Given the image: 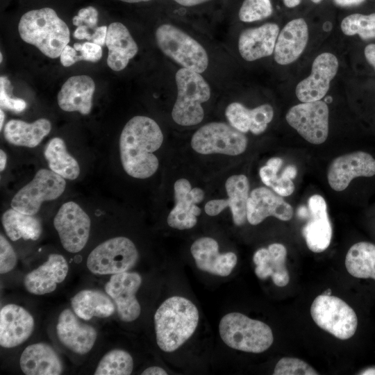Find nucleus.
Here are the masks:
<instances>
[{
    "instance_id": "9b49d317",
    "label": "nucleus",
    "mask_w": 375,
    "mask_h": 375,
    "mask_svg": "<svg viewBox=\"0 0 375 375\" xmlns=\"http://www.w3.org/2000/svg\"><path fill=\"white\" fill-rule=\"evenodd\" d=\"M286 121L307 142L324 143L328 135V108L323 101L295 105L288 111Z\"/></svg>"
},
{
    "instance_id": "c03bdc74",
    "label": "nucleus",
    "mask_w": 375,
    "mask_h": 375,
    "mask_svg": "<svg viewBox=\"0 0 375 375\" xmlns=\"http://www.w3.org/2000/svg\"><path fill=\"white\" fill-rule=\"evenodd\" d=\"M283 165V160L274 157L268 160L266 165L260 169L259 174L263 183L270 187L278 176V172Z\"/></svg>"
},
{
    "instance_id": "2eb2a0df",
    "label": "nucleus",
    "mask_w": 375,
    "mask_h": 375,
    "mask_svg": "<svg viewBox=\"0 0 375 375\" xmlns=\"http://www.w3.org/2000/svg\"><path fill=\"white\" fill-rule=\"evenodd\" d=\"M338 66V58L334 54L325 52L318 55L312 62L310 76L296 87L297 99L303 103L321 100L328 91Z\"/></svg>"
},
{
    "instance_id": "2f4dec72",
    "label": "nucleus",
    "mask_w": 375,
    "mask_h": 375,
    "mask_svg": "<svg viewBox=\"0 0 375 375\" xmlns=\"http://www.w3.org/2000/svg\"><path fill=\"white\" fill-rule=\"evenodd\" d=\"M112 299L97 290H83L71 299L74 312L82 319L88 321L92 317L105 318L111 316L115 310Z\"/></svg>"
},
{
    "instance_id": "b1692460",
    "label": "nucleus",
    "mask_w": 375,
    "mask_h": 375,
    "mask_svg": "<svg viewBox=\"0 0 375 375\" xmlns=\"http://www.w3.org/2000/svg\"><path fill=\"white\" fill-rule=\"evenodd\" d=\"M279 34V27L275 23H266L259 27L243 31L238 40V50L247 61H254L274 53Z\"/></svg>"
},
{
    "instance_id": "de8ad7c7",
    "label": "nucleus",
    "mask_w": 375,
    "mask_h": 375,
    "mask_svg": "<svg viewBox=\"0 0 375 375\" xmlns=\"http://www.w3.org/2000/svg\"><path fill=\"white\" fill-rule=\"evenodd\" d=\"M89 29L90 28L85 25L77 26L73 33L74 38L78 40L86 39L88 41H91L93 33H90Z\"/></svg>"
},
{
    "instance_id": "c85d7f7f",
    "label": "nucleus",
    "mask_w": 375,
    "mask_h": 375,
    "mask_svg": "<svg viewBox=\"0 0 375 375\" xmlns=\"http://www.w3.org/2000/svg\"><path fill=\"white\" fill-rule=\"evenodd\" d=\"M225 115L230 124L242 133L251 131L254 135L263 133L274 117V110L268 103L249 109L238 102L230 103Z\"/></svg>"
},
{
    "instance_id": "4d7b16f0",
    "label": "nucleus",
    "mask_w": 375,
    "mask_h": 375,
    "mask_svg": "<svg viewBox=\"0 0 375 375\" xmlns=\"http://www.w3.org/2000/svg\"><path fill=\"white\" fill-rule=\"evenodd\" d=\"M361 374H375V368H369L361 373Z\"/></svg>"
},
{
    "instance_id": "f3484780",
    "label": "nucleus",
    "mask_w": 375,
    "mask_h": 375,
    "mask_svg": "<svg viewBox=\"0 0 375 375\" xmlns=\"http://www.w3.org/2000/svg\"><path fill=\"white\" fill-rule=\"evenodd\" d=\"M56 333L60 342L68 349L79 355L90 352L97 338L96 329L80 320L69 308L64 309L58 317Z\"/></svg>"
},
{
    "instance_id": "4c0bfd02",
    "label": "nucleus",
    "mask_w": 375,
    "mask_h": 375,
    "mask_svg": "<svg viewBox=\"0 0 375 375\" xmlns=\"http://www.w3.org/2000/svg\"><path fill=\"white\" fill-rule=\"evenodd\" d=\"M341 30L347 35L357 34L365 40L375 38V13L349 15L342 19Z\"/></svg>"
},
{
    "instance_id": "7c9ffc66",
    "label": "nucleus",
    "mask_w": 375,
    "mask_h": 375,
    "mask_svg": "<svg viewBox=\"0 0 375 375\" xmlns=\"http://www.w3.org/2000/svg\"><path fill=\"white\" fill-rule=\"evenodd\" d=\"M51 129V122L45 118L38 119L33 123L10 119L3 128V135L11 144L33 148L40 144Z\"/></svg>"
},
{
    "instance_id": "6e6552de",
    "label": "nucleus",
    "mask_w": 375,
    "mask_h": 375,
    "mask_svg": "<svg viewBox=\"0 0 375 375\" xmlns=\"http://www.w3.org/2000/svg\"><path fill=\"white\" fill-rule=\"evenodd\" d=\"M138 256V249L129 238L115 237L97 246L88 256L86 265L94 274H115L132 268Z\"/></svg>"
},
{
    "instance_id": "3c124183",
    "label": "nucleus",
    "mask_w": 375,
    "mask_h": 375,
    "mask_svg": "<svg viewBox=\"0 0 375 375\" xmlns=\"http://www.w3.org/2000/svg\"><path fill=\"white\" fill-rule=\"evenodd\" d=\"M142 375H166L167 373L160 367H149L142 372Z\"/></svg>"
},
{
    "instance_id": "13d9d810",
    "label": "nucleus",
    "mask_w": 375,
    "mask_h": 375,
    "mask_svg": "<svg viewBox=\"0 0 375 375\" xmlns=\"http://www.w3.org/2000/svg\"><path fill=\"white\" fill-rule=\"evenodd\" d=\"M126 3H139V2H147L151 0H120Z\"/></svg>"
},
{
    "instance_id": "20e7f679",
    "label": "nucleus",
    "mask_w": 375,
    "mask_h": 375,
    "mask_svg": "<svg viewBox=\"0 0 375 375\" xmlns=\"http://www.w3.org/2000/svg\"><path fill=\"white\" fill-rule=\"evenodd\" d=\"M177 97L172 117L178 125L189 126L199 124L203 119L201 106L210 97V88L203 77L195 71L181 68L175 75Z\"/></svg>"
},
{
    "instance_id": "f8f14e48",
    "label": "nucleus",
    "mask_w": 375,
    "mask_h": 375,
    "mask_svg": "<svg viewBox=\"0 0 375 375\" xmlns=\"http://www.w3.org/2000/svg\"><path fill=\"white\" fill-rule=\"evenodd\" d=\"M62 247L68 252L81 251L86 245L90 232L89 215L76 202L63 203L53 219Z\"/></svg>"
},
{
    "instance_id": "423d86ee",
    "label": "nucleus",
    "mask_w": 375,
    "mask_h": 375,
    "mask_svg": "<svg viewBox=\"0 0 375 375\" xmlns=\"http://www.w3.org/2000/svg\"><path fill=\"white\" fill-rule=\"evenodd\" d=\"M157 44L162 52L182 67L203 73L208 66L203 47L190 35L170 24L160 25L156 31Z\"/></svg>"
},
{
    "instance_id": "680f3d73",
    "label": "nucleus",
    "mask_w": 375,
    "mask_h": 375,
    "mask_svg": "<svg viewBox=\"0 0 375 375\" xmlns=\"http://www.w3.org/2000/svg\"><path fill=\"white\" fill-rule=\"evenodd\" d=\"M0 56H1V57H0V58H0V61H1V62H2V58H3V57H2V53H0Z\"/></svg>"
},
{
    "instance_id": "c756f323",
    "label": "nucleus",
    "mask_w": 375,
    "mask_h": 375,
    "mask_svg": "<svg viewBox=\"0 0 375 375\" xmlns=\"http://www.w3.org/2000/svg\"><path fill=\"white\" fill-rule=\"evenodd\" d=\"M107 64L116 72L124 69L138 51V45L128 28L120 22L111 23L107 30Z\"/></svg>"
},
{
    "instance_id": "4be33fe9",
    "label": "nucleus",
    "mask_w": 375,
    "mask_h": 375,
    "mask_svg": "<svg viewBox=\"0 0 375 375\" xmlns=\"http://www.w3.org/2000/svg\"><path fill=\"white\" fill-rule=\"evenodd\" d=\"M292 215V207L281 196L276 194L269 189L260 187L249 194L247 219L251 225H257L270 216L282 221H288Z\"/></svg>"
},
{
    "instance_id": "e433bc0d",
    "label": "nucleus",
    "mask_w": 375,
    "mask_h": 375,
    "mask_svg": "<svg viewBox=\"0 0 375 375\" xmlns=\"http://www.w3.org/2000/svg\"><path fill=\"white\" fill-rule=\"evenodd\" d=\"M102 56L101 47L92 42L67 45L62 50L60 60L64 67H69L79 60L97 62Z\"/></svg>"
},
{
    "instance_id": "a19ab883",
    "label": "nucleus",
    "mask_w": 375,
    "mask_h": 375,
    "mask_svg": "<svg viewBox=\"0 0 375 375\" xmlns=\"http://www.w3.org/2000/svg\"><path fill=\"white\" fill-rule=\"evenodd\" d=\"M12 86L10 81L5 76L0 78V105L1 108L21 112L26 108V102L20 98L12 97Z\"/></svg>"
},
{
    "instance_id": "bb28decb",
    "label": "nucleus",
    "mask_w": 375,
    "mask_h": 375,
    "mask_svg": "<svg viewBox=\"0 0 375 375\" xmlns=\"http://www.w3.org/2000/svg\"><path fill=\"white\" fill-rule=\"evenodd\" d=\"M286 256L287 249L280 243H273L267 248L258 249L253 257L256 276L260 279L271 277L278 287L287 285L290 276L285 266Z\"/></svg>"
},
{
    "instance_id": "6e6d98bb",
    "label": "nucleus",
    "mask_w": 375,
    "mask_h": 375,
    "mask_svg": "<svg viewBox=\"0 0 375 375\" xmlns=\"http://www.w3.org/2000/svg\"><path fill=\"white\" fill-rule=\"evenodd\" d=\"M0 117H1V119H0V129L2 130L3 124V122H4V118H5V114H4L2 108H1V110H0Z\"/></svg>"
},
{
    "instance_id": "4468645a",
    "label": "nucleus",
    "mask_w": 375,
    "mask_h": 375,
    "mask_svg": "<svg viewBox=\"0 0 375 375\" xmlns=\"http://www.w3.org/2000/svg\"><path fill=\"white\" fill-rule=\"evenodd\" d=\"M375 175V159L368 153L354 151L335 158L327 173L330 187L337 192L345 190L357 177Z\"/></svg>"
},
{
    "instance_id": "bf43d9fd",
    "label": "nucleus",
    "mask_w": 375,
    "mask_h": 375,
    "mask_svg": "<svg viewBox=\"0 0 375 375\" xmlns=\"http://www.w3.org/2000/svg\"><path fill=\"white\" fill-rule=\"evenodd\" d=\"M322 294L331 295V290L330 288L327 289Z\"/></svg>"
},
{
    "instance_id": "f03ea898",
    "label": "nucleus",
    "mask_w": 375,
    "mask_h": 375,
    "mask_svg": "<svg viewBox=\"0 0 375 375\" xmlns=\"http://www.w3.org/2000/svg\"><path fill=\"white\" fill-rule=\"evenodd\" d=\"M199 318L197 308L189 299L178 296L167 299L154 315L158 346L165 352L178 349L193 335Z\"/></svg>"
},
{
    "instance_id": "9d476101",
    "label": "nucleus",
    "mask_w": 375,
    "mask_h": 375,
    "mask_svg": "<svg viewBox=\"0 0 375 375\" xmlns=\"http://www.w3.org/2000/svg\"><path fill=\"white\" fill-rule=\"evenodd\" d=\"M247 138L231 124L210 122L199 128L192 135L191 147L201 154L221 153L238 156L244 152Z\"/></svg>"
},
{
    "instance_id": "864d4df0",
    "label": "nucleus",
    "mask_w": 375,
    "mask_h": 375,
    "mask_svg": "<svg viewBox=\"0 0 375 375\" xmlns=\"http://www.w3.org/2000/svg\"><path fill=\"white\" fill-rule=\"evenodd\" d=\"M7 155L3 149L0 150V170L3 172L6 166Z\"/></svg>"
},
{
    "instance_id": "dca6fc26",
    "label": "nucleus",
    "mask_w": 375,
    "mask_h": 375,
    "mask_svg": "<svg viewBox=\"0 0 375 375\" xmlns=\"http://www.w3.org/2000/svg\"><path fill=\"white\" fill-rule=\"evenodd\" d=\"M174 192L175 205L167 217V224L173 228L190 229L196 225L197 217L201 212L197 203L203 201L204 192L199 188H192L185 178L174 183Z\"/></svg>"
},
{
    "instance_id": "c9c22d12",
    "label": "nucleus",
    "mask_w": 375,
    "mask_h": 375,
    "mask_svg": "<svg viewBox=\"0 0 375 375\" xmlns=\"http://www.w3.org/2000/svg\"><path fill=\"white\" fill-rule=\"evenodd\" d=\"M133 369V360L127 351L113 349L107 352L99 362L95 375H129Z\"/></svg>"
},
{
    "instance_id": "1a4fd4ad",
    "label": "nucleus",
    "mask_w": 375,
    "mask_h": 375,
    "mask_svg": "<svg viewBox=\"0 0 375 375\" xmlns=\"http://www.w3.org/2000/svg\"><path fill=\"white\" fill-rule=\"evenodd\" d=\"M65 179L51 169H39L13 197L11 208L24 214H37L44 201L55 200L62 194L66 187Z\"/></svg>"
},
{
    "instance_id": "6ab92c4d",
    "label": "nucleus",
    "mask_w": 375,
    "mask_h": 375,
    "mask_svg": "<svg viewBox=\"0 0 375 375\" xmlns=\"http://www.w3.org/2000/svg\"><path fill=\"white\" fill-rule=\"evenodd\" d=\"M35 321L31 313L21 306L9 303L0 310V344L10 349L26 341L31 335Z\"/></svg>"
},
{
    "instance_id": "ea45409f",
    "label": "nucleus",
    "mask_w": 375,
    "mask_h": 375,
    "mask_svg": "<svg viewBox=\"0 0 375 375\" xmlns=\"http://www.w3.org/2000/svg\"><path fill=\"white\" fill-rule=\"evenodd\" d=\"M274 375H317L319 374L305 361L296 358H283L278 360Z\"/></svg>"
},
{
    "instance_id": "5fc2aeb1",
    "label": "nucleus",
    "mask_w": 375,
    "mask_h": 375,
    "mask_svg": "<svg viewBox=\"0 0 375 375\" xmlns=\"http://www.w3.org/2000/svg\"><path fill=\"white\" fill-rule=\"evenodd\" d=\"M302 0H283L285 6L288 8H294L300 4Z\"/></svg>"
},
{
    "instance_id": "72a5a7b5",
    "label": "nucleus",
    "mask_w": 375,
    "mask_h": 375,
    "mask_svg": "<svg viewBox=\"0 0 375 375\" xmlns=\"http://www.w3.org/2000/svg\"><path fill=\"white\" fill-rule=\"evenodd\" d=\"M44 156L51 171L65 179L75 180L80 174L77 160L70 155L65 141L58 137L51 139L45 147Z\"/></svg>"
},
{
    "instance_id": "603ef678",
    "label": "nucleus",
    "mask_w": 375,
    "mask_h": 375,
    "mask_svg": "<svg viewBox=\"0 0 375 375\" xmlns=\"http://www.w3.org/2000/svg\"><path fill=\"white\" fill-rule=\"evenodd\" d=\"M335 3L340 6H351L362 3L365 0H334Z\"/></svg>"
},
{
    "instance_id": "7ed1b4c3",
    "label": "nucleus",
    "mask_w": 375,
    "mask_h": 375,
    "mask_svg": "<svg viewBox=\"0 0 375 375\" xmlns=\"http://www.w3.org/2000/svg\"><path fill=\"white\" fill-rule=\"evenodd\" d=\"M18 31L25 42L35 46L51 58L60 56L70 40L67 25L51 8L24 13L19 20Z\"/></svg>"
},
{
    "instance_id": "5701e85b",
    "label": "nucleus",
    "mask_w": 375,
    "mask_h": 375,
    "mask_svg": "<svg viewBox=\"0 0 375 375\" xmlns=\"http://www.w3.org/2000/svg\"><path fill=\"white\" fill-rule=\"evenodd\" d=\"M197 267L201 271L220 276H228L237 264L233 252L219 253L217 242L209 237L195 240L190 248Z\"/></svg>"
},
{
    "instance_id": "ddd939ff",
    "label": "nucleus",
    "mask_w": 375,
    "mask_h": 375,
    "mask_svg": "<svg viewBox=\"0 0 375 375\" xmlns=\"http://www.w3.org/2000/svg\"><path fill=\"white\" fill-rule=\"evenodd\" d=\"M142 281L138 273L124 272L112 274L105 285V292L114 301L118 316L123 322L135 321L141 313L136 292Z\"/></svg>"
},
{
    "instance_id": "a18cd8bd",
    "label": "nucleus",
    "mask_w": 375,
    "mask_h": 375,
    "mask_svg": "<svg viewBox=\"0 0 375 375\" xmlns=\"http://www.w3.org/2000/svg\"><path fill=\"white\" fill-rule=\"evenodd\" d=\"M270 188L281 197L290 196L294 190V185L292 178L284 172L280 176H277L271 184Z\"/></svg>"
},
{
    "instance_id": "f704fd0d",
    "label": "nucleus",
    "mask_w": 375,
    "mask_h": 375,
    "mask_svg": "<svg viewBox=\"0 0 375 375\" xmlns=\"http://www.w3.org/2000/svg\"><path fill=\"white\" fill-rule=\"evenodd\" d=\"M345 267L356 278L375 280V244L368 242L353 244L346 255Z\"/></svg>"
},
{
    "instance_id": "8fccbe9b",
    "label": "nucleus",
    "mask_w": 375,
    "mask_h": 375,
    "mask_svg": "<svg viewBox=\"0 0 375 375\" xmlns=\"http://www.w3.org/2000/svg\"><path fill=\"white\" fill-rule=\"evenodd\" d=\"M176 3L183 7H194L201 4H203L206 2H208L210 0H173Z\"/></svg>"
},
{
    "instance_id": "052dcab7",
    "label": "nucleus",
    "mask_w": 375,
    "mask_h": 375,
    "mask_svg": "<svg viewBox=\"0 0 375 375\" xmlns=\"http://www.w3.org/2000/svg\"><path fill=\"white\" fill-rule=\"evenodd\" d=\"M310 1H312L313 3H319L322 0H310Z\"/></svg>"
},
{
    "instance_id": "37998d69",
    "label": "nucleus",
    "mask_w": 375,
    "mask_h": 375,
    "mask_svg": "<svg viewBox=\"0 0 375 375\" xmlns=\"http://www.w3.org/2000/svg\"><path fill=\"white\" fill-rule=\"evenodd\" d=\"M73 24L76 26L85 25L90 29L95 31L98 23V11L92 6L81 8L78 15L72 19Z\"/></svg>"
},
{
    "instance_id": "58836bf2",
    "label": "nucleus",
    "mask_w": 375,
    "mask_h": 375,
    "mask_svg": "<svg viewBox=\"0 0 375 375\" xmlns=\"http://www.w3.org/2000/svg\"><path fill=\"white\" fill-rule=\"evenodd\" d=\"M273 12L270 0H244L238 12L243 22H253L269 17Z\"/></svg>"
},
{
    "instance_id": "393cba45",
    "label": "nucleus",
    "mask_w": 375,
    "mask_h": 375,
    "mask_svg": "<svg viewBox=\"0 0 375 375\" xmlns=\"http://www.w3.org/2000/svg\"><path fill=\"white\" fill-rule=\"evenodd\" d=\"M308 40V28L303 18L290 21L279 33L274 51V60L285 65L297 60Z\"/></svg>"
},
{
    "instance_id": "a211bd4d",
    "label": "nucleus",
    "mask_w": 375,
    "mask_h": 375,
    "mask_svg": "<svg viewBox=\"0 0 375 375\" xmlns=\"http://www.w3.org/2000/svg\"><path fill=\"white\" fill-rule=\"evenodd\" d=\"M309 219L302 230L308 249L315 253L325 251L332 239V225L325 199L319 194L311 196L308 201Z\"/></svg>"
},
{
    "instance_id": "412c9836",
    "label": "nucleus",
    "mask_w": 375,
    "mask_h": 375,
    "mask_svg": "<svg viewBox=\"0 0 375 375\" xmlns=\"http://www.w3.org/2000/svg\"><path fill=\"white\" fill-rule=\"evenodd\" d=\"M68 272L69 265L65 257L58 253H51L44 263L24 276L23 284L31 294H49L65 279Z\"/></svg>"
},
{
    "instance_id": "0eeeda50",
    "label": "nucleus",
    "mask_w": 375,
    "mask_h": 375,
    "mask_svg": "<svg viewBox=\"0 0 375 375\" xmlns=\"http://www.w3.org/2000/svg\"><path fill=\"white\" fill-rule=\"evenodd\" d=\"M310 314L319 327L338 339H349L356 333L358 318L355 311L337 297L319 295L310 306Z\"/></svg>"
},
{
    "instance_id": "473e14b6",
    "label": "nucleus",
    "mask_w": 375,
    "mask_h": 375,
    "mask_svg": "<svg viewBox=\"0 0 375 375\" xmlns=\"http://www.w3.org/2000/svg\"><path fill=\"white\" fill-rule=\"evenodd\" d=\"M1 221L7 236L12 241L21 238L37 240L42 231L41 222L38 217L22 213L12 208L4 212Z\"/></svg>"
},
{
    "instance_id": "a878e982",
    "label": "nucleus",
    "mask_w": 375,
    "mask_h": 375,
    "mask_svg": "<svg viewBox=\"0 0 375 375\" xmlns=\"http://www.w3.org/2000/svg\"><path fill=\"white\" fill-rule=\"evenodd\" d=\"M95 84L87 75H77L69 78L58 94L60 108L67 112L78 111L88 115L92 106V96Z\"/></svg>"
},
{
    "instance_id": "09e8293b",
    "label": "nucleus",
    "mask_w": 375,
    "mask_h": 375,
    "mask_svg": "<svg viewBox=\"0 0 375 375\" xmlns=\"http://www.w3.org/2000/svg\"><path fill=\"white\" fill-rule=\"evenodd\" d=\"M364 53L367 62L375 69V44L367 45L365 48Z\"/></svg>"
},
{
    "instance_id": "aec40b11",
    "label": "nucleus",
    "mask_w": 375,
    "mask_h": 375,
    "mask_svg": "<svg viewBox=\"0 0 375 375\" xmlns=\"http://www.w3.org/2000/svg\"><path fill=\"white\" fill-rule=\"evenodd\" d=\"M228 199H213L208 201L204 207L206 213L216 216L229 207L233 222L237 226L243 225L247 220V206L249 197V183L244 174L233 175L225 183Z\"/></svg>"
},
{
    "instance_id": "f257e3e1",
    "label": "nucleus",
    "mask_w": 375,
    "mask_h": 375,
    "mask_svg": "<svg viewBox=\"0 0 375 375\" xmlns=\"http://www.w3.org/2000/svg\"><path fill=\"white\" fill-rule=\"evenodd\" d=\"M163 134L155 120L137 115L124 126L119 138L121 162L125 172L135 178L153 175L159 166L154 152L163 142Z\"/></svg>"
},
{
    "instance_id": "79ce46f5",
    "label": "nucleus",
    "mask_w": 375,
    "mask_h": 375,
    "mask_svg": "<svg viewBox=\"0 0 375 375\" xmlns=\"http://www.w3.org/2000/svg\"><path fill=\"white\" fill-rule=\"evenodd\" d=\"M17 262V254L8 240L0 235V273L4 274L12 271Z\"/></svg>"
},
{
    "instance_id": "cd10ccee",
    "label": "nucleus",
    "mask_w": 375,
    "mask_h": 375,
    "mask_svg": "<svg viewBox=\"0 0 375 375\" xmlns=\"http://www.w3.org/2000/svg\"><path fill=\"white\" fill-rule=\"evenodd\" d=\"M19 366L26 375H59L63 372L56 351L44 342L27 346L20 356Z\"/></svg>"
},
{
    "instance_id": "39448f33",
    "label": "nucleus",
    "mask_w": 375,
    "mask_h": 375,
    "mask_svg": "<svg viewBox=\"0 0 375 375\" xmlns=\"http://www.w3.org/2000/svg\"><path fill=\"white\" fill-rule=\"evenodd\" d=\"M219 335L229 347L245 352L262 353L274 341L271 328L240 312L224 315L219 324Z\"/></svg>"
},
{
    "instance_id": "49530a36",
    "label": "nucleus",
    "mask_w": 375,
    "mask_h": 375,
    "mask_svg": "<svg viewBox=\"0 0 375 375\" xmlns=\"http://www.w3.org/2000/svg\"><path fill=\"white\" fill-rule=\"evenodd\" d=\"M107 30L108 27L106 26L97 27L92 33L91 42L101 47L104 46L106 44Z\"/></svg>"
}]
</instances>
